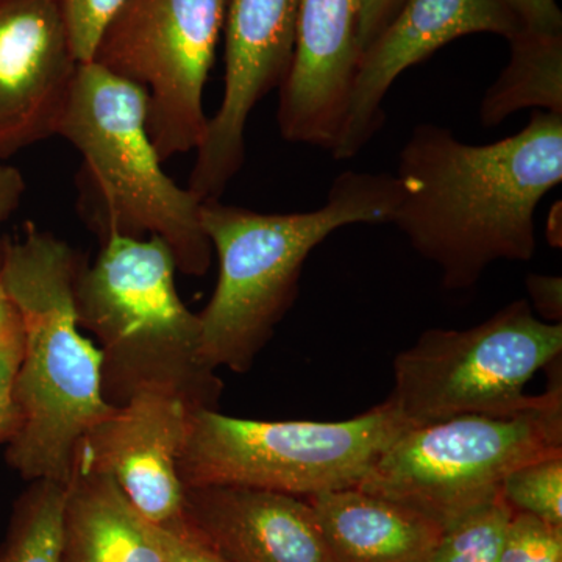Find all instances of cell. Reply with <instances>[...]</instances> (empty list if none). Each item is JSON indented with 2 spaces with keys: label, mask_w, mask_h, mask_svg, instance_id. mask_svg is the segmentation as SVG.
<instances>
[{
  "label": "cell",
  "mask_w": 562,
  "mask_h": 562,
  "mask_svg": "<svg viewBox=\"0 0 562 562\" xmlns=\"http://www.w3.org/2000/svg\"><path fill=\"white\" fill-rule=\"evenodd\" d=\"M395 177L402 198L391 224L446 290H471L494 262L535 257L536 209L562 180V114L535 110L522 131L483 146L419 124Z\"/></svg>",
  "instance_id": "1"
},
{
  "label": "cell",
  "mask_w": 562,
  "mask_h": 562,
  "mask_svg": "<svg viewBox=\"0 0 562 562\" xmlns=\"http://www.w3.org/2000/svg\"><path fill=\"white\" fill-rule=\"evenodd\" d=\"M81 262L79 251L33 222L3 250L0 283L24 330L14 380L18 430L7 461L27 482L68 483L81 439L114 409L103 398L101 350L77 319Z\"/></svg>",
  "instance_id": "2"
},
{
  "label": "cell",
  "mask_w": 562,
  "mask_h": 562,
  "mask_svg": "<svg viewBox=\"0 0 562 562\" xmlns=\"http://www.w3.org/2000/svg\"><path fill=\"white\" fill-rule=\"evenodd\" d=\"M402 184L390 173L346 171L327 201L305 213L271 214L202 202V227L220 260V277L202 313L201 349L214 371H250L297 299L312 251L339 228L391 224Z\"/></svg>",
  "instance_id": "3"
},
{
  "label": "cell",
  "mask_w": 562,
  "mask_h": 562,
  "mask_svg": "<svg viewBox=\"0 0 562 562\" xmlns=\"http://www.w3.org/2000/svg\"><path fill=\"white\" fill-rule=\"evenodd\" d=\"M146 117L143 88L80 63L57 132L81 155L77 213L101 243L157 236L177 271L205 276L213 247L202 227V202L162 171Z\"/></svg>",
  "instance_id": "4"
},
{
  "label": "cell",
  "mask_w": 562,
  "mask_h": 562,
  "mask_svg": "<svg viewBox=\"0 0 562 562\" xmlns=\"http://www.w3.org/2000/svg\"><path fill=\"white\" fill-rule=\"evenodd\" d=\"M171 250L157 236L101 243L81 262L74 297L80 328L98 339L106 403L172 392L194 409H217L224 383L202 357L201 321L177 291Z\"/></svg>",
  "instance_id": "5"
},
{
  "label": "cell",
  "mask_w": 562,
  "mask_h": 562,
  "mask_svg": "<svg viewBox=\"0 0 562 562\" xmlns=\"http://www.w3.org/2000/svg\"><path fill=\"white\" fill-rule=\"evenodd\" d=\"M561 353L562 324L542 321L520 299L468 330L422 333L395 357L386 403L406 428L468 414L516 416L561 397V372L543 394L525 391Z\"/></svg>",
  "instance_id": "6"
},
{
  "label": "cell",
  "mask_w": 562,
  "mask_h": 562,
  "mask_svg": "<svg viewBox=\"0 0 562 562\" xmlns=\"http://www.w3.org/2000/svg\"><path fill=\"white\" fill-rule=\"evenodd\" d=\"M403 430L386 402L341 422L251 420L195 409L179 475L184 487L243 486L308 498L360 486Z\"/></svg>",
  "instance_id": "7"
},
{
  "label": "cell",
  "mask_w": 562,
  "mask_h": 562,
  "mask_svg": "<svg viewBox=\"0 0 562 562\" xmlns=\"http://www.w3.org/2000/svg\"><path fill=\"white\" fill-rule=\"evenodd\" d=\"M553 457H562V395L516 416L468 414L406 428L358 487L408 506L443 530L498 497L509 473Z\"/></svg>",
  "instance_id": "8"
},
{
  "label": "cell",
  "mask_w": 562,
  "mask_h": 562,
  "mask_svg": "<svg viewBox=\"0 0 562 562\" xmlns=\"http://www.w3.org/2000/svg\"><path fill=\"white\" fill-rule=\"evenodd\" d=\"M225 14L227 0H124L98 41L91 61L146 91V128L162 162L201 146Z\"/></svg>",
  "instance_id": "9"
},
{
  "label": "cell",
  "mask_w": 562,
  "mask_h": 562,
  "mask_svg": "<svg viewBox=\"0 0 562 562\" xmlns=\"http://www.w3.org/2000/svg\"><path fill=\"white\" fill-rule=\"evenodd\" d=\"M302 0H231L225 14L224 95L195 150L187 188L201 202L221 199L246 161L251 111L291 68Z\"/></svg>",
  "instance_id": "10"
},
{
  "label": "cell",
  "mask_w": 562,
  "mask_h": 562,
  "mask_svg": "<svg viewBox=\"0 0 562 562\" xmlns=\"http://www.w3.org/2000/svg\"><path fill=\"white\" fill-rule=\"evenodd\" d=\"M192 412L172 392H136L83 436L74 465L111 476L147 524L177 527L184 520L179 461Z\"/></svg>",
  "instance_id": "11"
},
{
  "label": "cell",
  "mask_w": 562,
  "mask_h": 562,
  "mask_svg": "<svg viewBox=\"0 0 562 562\" xmlns=\"http://www.w3.org/2000/svg\"><path fill=\"white\" fill-rule=\"evenodd\" d=\"M520 31L503 0H402L362 50L333 158H353L383 127L384 99L406 69L462 36L492 33L512 40Z\"/></svg>",
  "instance_id": "12"
},
{
  "label": "cell",
  "mask_w": 562,
  "mask_h": 562,
  "mask_svg": "<svg viewBox=\"0 0 562 562\" xmlns=\"http://www.w3.org/2000/svg\"><path fill=\"white\" fill-rule=\"evenodd\" d=\"M79 65L61 0H0V161L57 136Z\"/></svg>",
  "instance_id": "13"
},
{
  "label": "cell",
  "mask_w": 562,
  "mask_h": 562,
  "mask_svg": "<svg viewBox=\"0 0 562 562\" xmlns=\"http://www.w3.org/2000/svg\"><path fill=\"white\" fill-rule=\"evenodd\" d=\"M361 0H302L291 68L279 88L281 138L331 151L360 65Z\"/></svg>",
  "instance_id": "14"
},
{
  "label": "cell",
  "mask_w": 562,
  "mask_h": 562,
  "mask_svg": "<svg viewBox=\"0 0 562 562\" xmlns=\"http://www.w3.org/2000/svg\"><path fill=\"white\" fill-rule=\"evenodd\" d=\"M184 520L231 562H336L310 502L243 486L184 487Z\"/></svg>",
  "instance_id": "15"
},
{
  "label": "cell",
  "mask_w": 562,
  "mask_h": 562,
  "mask_svg": "<svg viewBox=\"0 0 562 562\" xmlns=\"http://www.w3.org/2000/svg\"><path fill=\"white\" fill-rule=\"evenodd\" d=\"M336 562H428L442 527L361 487L306 498Z\"/></svg>",
  "instance_id": "16"
},
{
  "label": "cell",
  "mask_w": 562,
  "mask_h": 562,
  "mask_svg": "<svg viewBox=\"0 0 562 562\" xmlns=\"http://www.w3.org/2000/svg\"><path fill=\"white\" fill-rule=\"evenodd\" d=\"M60 562H162L150 525L106 473L74 465L65 484Z\"/></svg>",
  "instance_id": "17"
},
{
  "label": "cell",
  "mask_w": 562,
  "mask_h": 562,
  "mask_svg": "<svg viewBox=\"0 0 562 562\" xmlns=\"http://www.w3.org/2000/svg\"><path fill=\"white\" fill-rule=\"evenodd\" d=\"M512 57L480 105L483 127H498L527 109L562 114V32L520 31L508 40Z\"/></svg>",
  "instance_id": "18"
},
{
  "label": "cell",
  "mask_w": 562,
  "mask_h": 562,
  "mask_svg": "<svg viewBox=\"0 0 562 562\" xmlns=\"http://www.w3.org/2000/svg\"><path fill=\"white\" fill-rule=\"evenodd\" d=\"M65 484L38 480L18 498L0 562H60Z\"/></svg>",
  "instance_id": "19"
},
{
  "label": "cell",
  "mask_w": 562,
  "mask_h": 562,
  "mask_svg": "<svg viewBox=\"0 0 562 562\" xmlns=\"http://www.w3.org/2000/svg\"><path fill=\"white\" fill-rule=\"evenodd\" d=\"M513 508L502 494L462 514L441 532L428 562H498Z\"/></svg>",
  "instance_id": "20"
},
{
  "label": "cell",
  "mask_w": 562,
  "mask_h": 562,
  "mask_svg": "<svg viewBox=\"0 0 562 562\" xmlns=\"http://www.w3.org/2000/svg\"><path fill=\"white\" fill-rule=\"evenodd\" d=\"M502 497L514 513L562 527V457L525 464L506 476Z\"/></svg>",
  "instance_id": "21"
},
{
  "label": "cell",
  "mask_w": 562,
  "mask_h": 562,
  "mask_svg": "<svg viewBox=\"0 0 562 562\" xmlns=\"http://www.w3.org/2000/svg\"><path fill=\"white\" fill-rule=\"evenodd\" d=\"M498 562H562V527L514 513Z\"/></svg>",
  "instance_id": "22"
},
{
  "label": "cell",
  "mask_w": 562,
  "mask_h": 562,
  "mask_svg": "<svg viewBox=\"0 0 562 562\" xmlns=\"http://www.w3.org/2000/svg\"><path fill=\"white\" fill-rule=\"evenodd\" d=\"M124 0H61L70 43L79 63H90L110 18Z\"/></svg>",
  "instance_id": "23"
},
{
  "label": "cell",
  "mask_w": 562,
  "mask_h": 562,
  "mask_svg": "<svg viewBox=\"0 0 562 562\" xmlns=\"http://www.w3.org/2000/svg\"><path fill=\"white\" fill-rule=\"evenodd\" d=\"M150 531L160 549L162 562H231L199 538L187 520L171 528L150 525Z\"/></svg>",
  "instance_id": "24"
},
{
  "label": "cell",
  "mask_w": 562,
  "mask_h": 562,
  "mask_svg": "<svg viewBox=\"0 0 562 562\" xmlns=\"http://www.w3.org/2000/svg\"><path fill=\"white\" fill-rule=\"evenodd\" d=\"M21 353L22 346L0 349V443H9L18 430L14 380Z\"/></svg>",
  "instance_id": "25"
},
{
  "label": "cell",
  "mask_w": 562,
  "mask_h": 562,
  "mask_svg": "<svg viewBox=\"0 0 562 562\" xmlns=\"http://www.w3.org/2000/svg\"><path fill=\"white\" fill-rule=\"evenodd\" d=\"M522 31L561 33L562 13L557 0H503Z\"/></svg>",
  "instance_id": "26"
},
{
  "label": "cell",
  "mask_w": 562,
  "mask_h": 562,
  "mask_svg": "<svg viewBox=\"0 0 562 562\" xmlns=\"http://www.w3.org/2000/svg\"><path fill=\"white\" fill-rule=\"evenodd\" d=\"M528 303L532 312L550 324H561L562 280L557 276L530 273L527 277Z\"/></svg>",
  "instance_id": "27"
},
{
  "label": "cell",
  "mask_w": 562,
  "mask_h": 562,
  "mask_svg": "<svg viewBox=\"0 0 562 562\" xmlns=\"http://www.w3.org/2000/svg\"><path fill=\"white\" fill-rule=\"evenodd\" d=\"M27 184L20 169L0 161V228L20 209ZM5 241L0 236V266H2Z\"/></svg>",
  "instance_id": "28"
},
{
  "label": "cell",
  "mask_w": 562,
  "mask_h": 562,
  "mask_svg": "<svg viewBox=\"0 0 562 562\" xmlns=\"http://www.w3.org/2000/svg\"><path fill=\"white\" fill-rule=\"evenodd\" d=\"M402 0H361L360 14V47H368L384 25L390 22L392 14L397 11Z\"/></svg>",
  "instance_id": "29"
},
{
  "label": "cell",
  "mask_w": 562,
  "mask_h": 562,
  "mask_svg": "<svg viewBox=\"0 0 562 562\" xmlns=\"http://www.w3.org/2000/svg\"><path fill=\"white\" fill-rule=\"evenodd\" d=\"M22 341H24V330H22L20 310L0 283V349L22 346Z\"/></svg>",
  "instance_id": "30"
}]
</instances>
